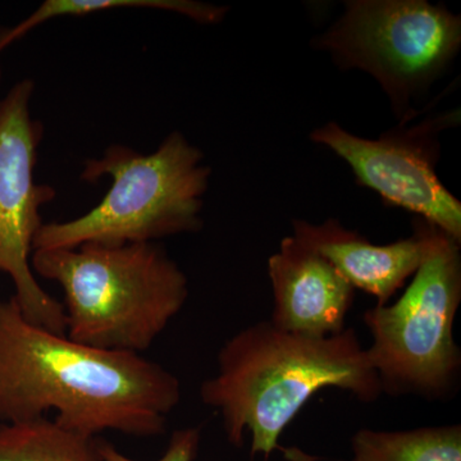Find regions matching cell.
I'll list each match as a JSON object with an SVG mask.
<instances>
[{"label":"cell","instance_id":"obj_1","mask_svg":"<svg viewBox=\"0 0 461 461\" xmlns=\"http://www.w3.org/2000/svg\"><path fill=\"white\" fill-rule=\"evenodd\" d=\"M180 379L142 354L76 342L0 302V423L57 411L63 429L91 437H154L181 402Z\"/></svg>","mask_w":461,"mask_h":461},{"label":"cell","instance_id":"obj_2","mask_svg":"<svg viewBox=\"0 0 461 461\" xmlns=\"http://www.w3.org/2000/svg\"><path fill=\"white\" fill-rule=\"evenodd\" d=\"M326 388H339L363 402L382 395L357 330L306 338L262 321L224 342L217 372L203 382L200 399L222 418L230 444L242 447L250 435L251 456L267 460L281 451L290 461H315L278 441L309 400Z\"/></svg>","mask_w":461,"mask_h":461},{"label":"cell","instance_id":"obj_3","mask_svg":"<svg viewBox=\"0 0 461 461\" xmlns=\"http://www.w3.org/2000/svg\"><path fill=\"white\" fill-rule=\"evenodd\" d=\"M32 267L63 290L67 338L104 350L144 353L190 294L186 275L157 242L39 249Z\"/></svg>","mask_w":461,"mask_h":461},{"label":"cell","instance_id":"obj_4","mask_svg":"<svg viewBox=\"0 0 461 461\" xmlns=\"http://www.w3.org/2000/svg\"><path fill=\"white\" fill-rule=\"evenodd\" d=\"M202 150L181 132L173 131L154 153L112 145L102 157L87 159L80 178L112 186L98 205L65 222L44 223L33 241L39 249H74L86 242H156L203 227V198L212 169Z\"/></svg>","mask_w":461,"mask_h":461},{"label":"cell","instance_id":"obj_5","mask_svg":"<svg viewBox=\"0 0 461 461\" xmlns=\"http://www.w3.org/2000/svg\"><path fill=\"white\" fill-rule=\"evenodd\" d=\"M424 240L417 272L393 304L363 314L366 348L382 393L442 400L459 384L461 351L454 324L461 304L460 242L432 223L414 221Z\"/></svg>","mask_w":461,"mask_h":461},{"label":"cell","instance_id":"obj_6","mask_svg":"<svg viewBox=\"0 0 461 461\" xmlns=\"http://www.w3.org/2000/svg\"><path fill=\"white\" fill-rule=\"evenodd\" d=\"M460 45L461 17L426 0H348L315 41L341 68L375 78L402 121L411 120V99L445 74Z\"/></svg>","mask_w":461,"mask_h":461},{"label":"cell","instance_id":"obj_7","mask_svg":"<svg viewBox=\"0 0 461 461\" xmlns=\"http://www.w3.org/2000/svg\"><path fill=\"white\" fill-rule=\"evenodd\" d=\"M35 84L20 81L0 100V272L14 285V299L33 324L66 335L62 303L36 281L32 267L33 241L41 229V209L56 199V189L36 184L41 121L30 112Z\"/></svg>","mask_w":461,"mask_h":461},{"label":"cell","instance_id":"obj_8","mask_svg":"<svg viewBox=\"0 0 461 461\" xmlns=\"http://www.w3.org/2000/svg\"><path fill=\"white\" fill-rule=\"evenodd\" d=\"M451 115L427 118L412 127L402 122L381 138L363 139L329 122L314 130L311 140L329 148L350 167L357 184L386 204L417 214L461 242V203L436 172L438 135Z\"/></svg>","mask_w":461,"mask_h":461},{"label":"cell","instance_id":"obj_9","mask_svg":"<svg viewBox=\"0 0 461 461\" xmlns=\"http://www.w3.org/2000/svg\"><path fill=\"white\" fill-rule=\"evenodd\" d=\"M276 327L306 338H329L345 330L355 288L326 259L295 235L282 239L268 260Z\"/></svg>","mask_w":461,"mask_h":461},{"label":"cell","instance_id":"obj_10","mask_svg":"<svg viewBox=\"0 0 461 461\" xmlns=\"http://www.w3.org/2000/svg\"><path fill=\"white\" fill-rule=\"evenodd\" d=\"M294 235L314 248L354 288L386 305L409 278L414 276L424 253V240L414 223L409 238L387 245L372 244L368 239L348 230L338 220L321 224L294 221Z\"/></svg>","mask_w":461,"mask_h":461},{"label":"cell","instance_id":"obj_11","mask_svg":"<svg viewBox=\"0 0 461 461\" xmlns=\"http://www.w3.org/2000/svg\"><path fill=\"white\" fill-rule=\"evenodd\" d=\"M350 461H461V426L362 429L351 437Z\"/></svg>","mask_w":461,"mask_h":461},{"label":"cell","instance_id":"obj_12","mask_svg":"<svg viewBox=\"0 0 461 461\" xmlns=\"http://www.w3.org/2000/svg\"><path fill=\"white\" fill-rule=\"evenodd\" d=\"M102 441L63 429L48 417L0 423V461H104Z\"/></svg>","mask_w":461,"mask_h":461},{"label":"cell","instance_id":"obj_13","mask_svg":"<svg viewBox=\"0 0 461 461\" xmlns=\"http://www.w3.org/2000/svg\"><path fill=\"white\" fill-rule=\"evenodd\" d=\"M158 9L176 12L202 23H218L229 8L190 0H45L23 23L0 32V53L36 27L59 17H83L111 9Z\"/></svg>","mask_w":461,"mask_h":461},{"label":"cell","instance_id":"obj_14","mask_svg":"<svg viewBox=\"0 0 461 461\" xmlns=\"http://www.w3.org/2000/svg\"><path fill=\"white\" fill-rule=\"evenodd\" d=\"M202 429L186 427L175 430L169 438L165 454L154 461H194L198 457ZM102 455L104 461H140L132 459L108 442L102 441Z\"/></svg>","mask_w":461,"mask_h":461},{"label":"cell","instance_id":"obj_15","mask_svg":"<svg viewBox=\"0 0 461 461\" xmlns=\"http://www.w3.org/2000/svg\"><path fill=\"white\" fill-rule=\"evenodd\" d=\"M0 80H2V68H0Z\"/></svg>","mask_w":461,"mask_h":461},{"label":"cell","instance_id":"obj_16","mask_svg":"<svg viewBox=\"0 0 461 461\" xmlns=\"http://www.w3.org/2000/svg\"><path fill=\"white\" fill-rule=\"evenodd\" d=\"M341 461H346V460H341Z\"/></svg>","mask_w":461,"mask_h":461}]
</instances>
